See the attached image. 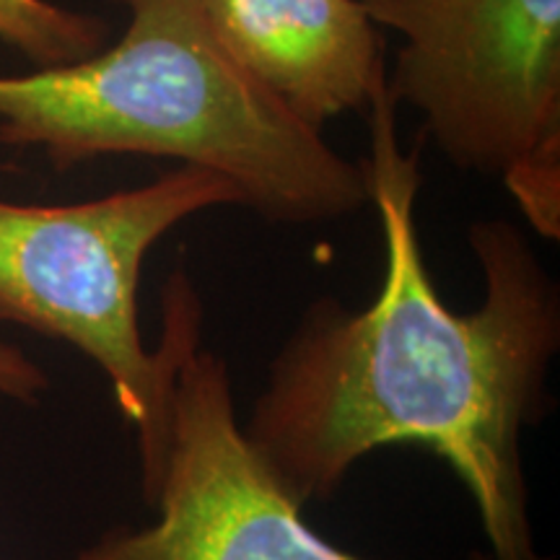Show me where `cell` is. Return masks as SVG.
Returning <instances> with one entry per match:
<instances>
[{"instance_id": "obj_8", "label": "cell", "mask_w": 560, "mask_h": 560, "mask_svg": "<svg viewBox=\"0 0 560 560\" xmlns=\"http://www.w3.org/2000/svg\"><path fill=\"white\" fill-rule=\"evenodd\" d=\"M511 195L532 226L548 240H558L560 226V149H548L503 174Z\"/></svg>"}, {"instance_id": "obj_2", "label": "cell", "mask_w": 560, "mask_h": 560, "mask_svg": "<svg viewBox=\"0 0 560 560\" xmlns=\"http://www.w3.org/2000/svg\"><path fill=\"white\" fill-rule=\"evenodd\" d=\"M109 50L0 75V143L55 170L100 156L174 159L226 177L272 223L335 221L371 206L363 161L306 128L226 45L206 0H115Z\"/></svg>"}, {"instance_id": "obj_1", "label": "cell", "mask_w": 560, "mask_h": 560, "mask_svg": "<svg viewBox=\"0 0 560 560\" xmlns=\"http://www.w3.org/2000/svg\"><path fill=\"white\" fill-rule=\"evenodd\" d=\"M366 112L363 164L387 252L382 289L359 312L314 301L270 363L244 433L301 506L330 501L350 467L382 446H423L470 493L490 560H545L529 524L522 433L560 348L558 285L514 223L478 221L470 247L482 301L450 310L420 249L423 177L418 151L400 143L387 83Z\"/></svg>"}, {"instance_id": "obj_9", "label": "cell", "mask_w": 560, "mask_h": 560, "mask_svg": "<svg viewBox=\"0 0 560 560\" xmlns=\"http://www.w3.org/2000/svg\"><path fill=\"white\" fill-rule=\"evenodd\" d=\"M50 387L45 369L34 363L19 346L0 340V397L16 402L39 400Z\"/></svg>"}, {"instance_id": "obj_5", "label": "cell", "mask_w": 560, "mask_h": 560, "mask_svg": "<svg viewBox=\"0 0 560 560\" xmlns=\"http://www.w3.org/2000/svg\"><path fill=\"white\" fill-rule=\"evenodd\" d=\"M405 39L392 102L457 170L506 174L560 149V0H359Z\"/></svg>"}, {"instance_id": "obj_4", "label": "cell", "mask_w": 560, "mask_h": 560, "mask_svg": "<svg viewBox=\"0 0 560 560\" xmlns=\"http://www.w3.org/2000/svg\"><path fill=\"white\" fill-rule=\"evenodd\" d=\"M161 306L172 387L164 459L145 495L156 522L109 532L75 560H366L317 535L249 444L226 361L200 342V293L182 268L166 278Z\"/></svg>"}, {"instance_id": "obj_7", "label": "cell", "mask_w": 560, "mask_h": 560, "mask_svg": "<svg viewBox=\"0 0 560 560\" xmlns=\"http://www.w3.org/2000/svg\"><path fill=\"white\" fill-rule=\"evenodd\" d=\"M107 34L100 16L68 11L50 0H0V42L39 68L89 58L102 50Z\"/></svg>"}, {"instance_id": "obj_6", "label": "cell", "mask_w": 560, "mask_h": 560, "mask_svg": "<svg viewBox=\"0 0 560 560\" xmlns=\"http://www.w3.org/2000/svg\"><path fill=\"white\" fill-rule=\"evenodd\" d=\"M244 66L306 128L369 109L384 89L382 42L359 0H206Z\"/></svg>"}, {"instance_id": "obj_3", "label": "cell", "mask_w": 560, "mask_h": 560, "mask_svg": "<svg viewBox=\"0 0 560 560\" xmlns=\"http://www.w3.org/2000/svg\"><path fill=\"white\" fill-rule=\"evenodd\" d=\"M242 206L221 174L177 166L143 187L73 206L0 200V322L79 348L109 380L136 429L149 495L166 446L172 346L145 348L138 322L143 260L161 236L202 210Z\"/></svg>"}]
</instances>
